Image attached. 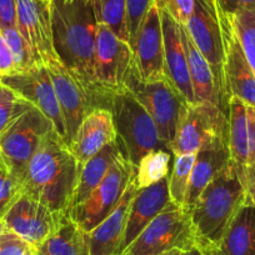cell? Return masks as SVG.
Segmentation results:
<instances>
[{
  "mask_svg": "<svg viewBox=\"0 0 255 255\" xmlns=\"http://www.w3.org/2000/svg\"><path fill=\"white\" fill-rule=\"evenodd\" d=\"M13 73H16L15 61H14L10 48L4 38L3 31L0 30V78L13 74Z\"/></svg>",
  "mask_w": 255,
  "mask_h": 255,
  "instance_id": "obj_38",
  "label": "cell"
},
{
  "mask_svg": "<svg viewBox=\"0 0 255 255\" xmlns=\"http://www.w3.org/2000/svg\"><path fill=\"white\" fill-rule=\"evenodd\" d=\"M170 153L164 149H156L145 154L135 166L134 180L138 190L149 188L164 178H168L170 173Z\"/></svg>",
  "mask_w": 255,
  "mask_h": 255,
  "instance_id": "obj_28",
  "label": "cell"
},
{
  "mask_svg": "<svg viewBox=\"0 0 255 255\" xmlns=\"http://www.w3.org/2000/svg\"><path fill=\"white\" fill-rule=\"evenodd\" d=\"M229 146L208 149L198 151L195 155L194 166L191 170L190 183L186 193L185 205L189 210L194 207L195 202L205 188L214 180L215 176L230 163Z\"/></svg>",
  "mask_w": 255,
  "mask_h": 255,
  "instance_id": "obj_23",
  "label": "cell"
},
{
  "mask_svg": "<svg viewBox=\"0 0 255 255\" xmlns=\"http://www.w3.org/2000/svg\"><path fill=\"white\" fill-rule=\"evenodd\" d=\"M203 250H204L205 255H224L218 248H208V249Z\"/></svg>",
  "mask_w": 255,
  "mask_h": 255,
  "instance_id": "obj_44",
  "label": "cell"
},
{
  "mask_svg": "<svg viewBox=\"0 0 255 255\" xmlns=\"http://www.w3.org/2000/svg\"><path fill=\"white\" fill-rule=\"evenodd\" d=\"M53 129L50 120L33 107L0 136V155L20 183L23 181L28 163L38 150L43 139Z\"/></svg>",
  "mask_w": 255,
  "mask_h": 255,
  "instance_id": "obj_11",
  "label": "cell"
},
{
  "mask_svg": "<svg viewBox=\"0 0 255 255\" xmlns=\"http://www.w3.org/2000/svg\"><path fill=\"white\" fill-rule=\"evenodd\" d=\"M227 15L229 16L250 67L255 73V8L242 9Z\"/></svg>",
  "mask_w": 255,
  "mask_h": 255,
  "instance_id": "obj_31",
  "label": "cell"
},
{
  "mask_svg": "<svg viewBox=\"0 0 255 255\" xmlns=\"http://www.w3.org/2000/svg\"><path fill=\"white\" fill-rule=\"evenodd\" d=\"M1 31H3V35L5 38L6 43H8L9 48H10L11 54H13L16 73L25 72V70L30 69V68L35 67V65H39L36 63L35 58H34L30 46L28 45L25 39L21 36L18 29L8 28Z\"/></svg>",
  "mask_w": 255,
  "mask_h": 255,
  "instance_id": "obj_34",
  "label": "cell"
},
{
  "mask_svg": "<svg viewBox=\"0 0 255 255\" xmlns=\"http://www.w3.org/2000/svg\"><path fill=\"white\" fill-rule=\"evenodd\" d=\"M35 248L6 229L0 242V255H35Z\"/></svg>",
  "mask_w": 255,
  "mask_h": 255,
  "instance_id": "obj_37",
  "label": "cell"
},
{
  "mask_svg": "<svg viewBox=\"0 0 255 255\" xmlns=\"http://www.w3.org/2000/svg\"><path fill=\"white\" fill-rule=\"evenodd\" d=\"M63 115L68 145L84 118L94 109L89 95L59 60L46 64Z\"/></svg>",
  "mask_w": 255,
  "mask_h": 255,
  "instance_id": "obj_16",
  "label": "cell"
},
{
  "mask_svg": "<svg viewBox=\"0 0 255 255\" xmlns=\"http://www.w3.org/2000/svg\"><path fill=\"white\" fill-rule=\"evenodd\" d=\"M136 190L138 188L133 175L130 184L114 212L105 218L99 225H97L92 232L88 233L89 255H119L127 228L128 213Z\"/></svg>",
  "mask_w": 255,
  "mask_h": 255,
  "instance_id": "obj_21",
  "label": "cell"
},
{
  "mask_svg": "<svg viewBox=\"0 0 255 255\" xmlns=\"http://www.w3.org/2000/svg\"><path fill=\"white\" fill-rule=\"evenodd\" d=\"M33 105L0 82V136Z\"/></svg>",
  "mask_w": 255,
  "mask_h": 255,
  "instance_id": "obj_32",
  "label": "cell"
},
{
  "mask_svg": "<svg viewBox=\"0 0 255 255\" xmlns=\"http://www.w3.org/2000/svg\"><path fill=\"white\" fill-rule=\"evenodd\" d=\"M218 249L224 255H255V205L247 198Z\"/></svg>",
  "mask_w": 255,
  "mask_h": 255,
  "instance_id": "obj_24",
  "label": "cell"
},
{
  "mask_svg": "<svg viewBox=\"0 0 255 255\" xmlns=\"http://www.w3.org/2000/svg\"><path fill=\"white\" fill-rule=\"evenodd\" d=\"M185 28L193 43L209 64L220 102L225 112L229 113L230 98L224 77V43L217 1L195 0L194 11L185 24Z\"/></svg>",
  "mask_w": 255,
  "mask_h": 255,
  "instance_id": "obj_8",
  "label": "cell"
},
{
  "mask_svg": "<svg viewBox=\"0 0 255 255\" xmlns=\"http://www.w3.org/2000/svg\"><path fill=\"white\" fill-rule=\"evenodd\" d=\"M247 198L244 184L230 160L190 209L191 223L202 249L219 247L228 227Z\"/></svg>",
  "mask_w": 255,
  "mask_h": 255,
  "instance_id": "obj_3",
  "label": "cell"
},
{
  "mask_svg": "<svg viewBox=\"0 0 255 255\" xmlns=\"http://www.w3.org/2000/svg\"><path fill=\"white\" fill-rule=\"evenodd\" d=\"M113 115L107 108L93 109L78 128L74 138L69 143V149L83 165L102 149L117 140Z\"/></svg>",
  "mask_w": 255,
  "mask_h": 255,
  "instance_id": "obj_19",
  "label": "cell"
},
{
  "mask_svg": "<svg viewBox=\"0 0 255 255\" xmlns=\"http://www.w3.org/2000/svg\"><path fill=\"white\" fill-rule=\"evenodd\" d=\"M135 166L120 154L104 180L80 204L68 210L70 219L85 233H89L109 217L125 194L133 179Z\"/></svg>",
  "mask_w": 255,
  "mask_h": 255,
  "instance_id": "obj_9",
  "label": "cell"
},
{
  "mask_svg": "<svg viewBox=\"0 0 255 255\" xmlns=\"http://www.w3.org/2000/svg\"><path fill=\"white\" fill-rule=\"evenodd\" d=\"M159 10L163 29L165 78L186 102L194 104L195 98L189 74L188 58L181 39L180 24L176 23L166 10L160 8Z\"/></svg>",
  "mask_w": 255,
  "mask_h": 255,
  "instance_id": "obj_18",
  "label": "cell"
},
{
  "mask_svg": "<svg viewBox=\"0 0 255 255\" xmlns=\"http://www.w3.org/2000/svg\"><path fill=\"white\" fill-rule=\"evenodd\" d=\"M16 28V0H0V30Z\"/></svg>",
  "mask_w": 255,
  "mask_h": 255,
  "instance_id": "obj_39",
  "label": "cell"
},
{
  "mask_svg": "<svg viewBox=\"0 0 255 255\" xmlns=\"http://www.w3.org/2000/svg\"><path fill=\"white\" fill-rule=\"evenodd\" d=\"M243 100L232 97L229 100V151L230 159L234 163L240 180H244L245 170L249 164V125L248 112Z\"/></svg>",
  "mask_w": 255,
  "mask_h": 255,
  "instance_id": "obj_25",
  "label": "cell"
},
{
  "mask_svg": "<svg viewBox=\"0 0 255 255\" xmlns=\"http://www.w3.org/2000/svg\"><path fill=\"white\" fill-rule=\"evenodd\" d=\"M120 154H123V150L118 140H115L114 143L109 144L99 153L95 154L87 163L83 164L69 209L84 202L89 197L90 193L104 180L110 168L119 158Z\"/></svg>",
  "mask_w": 255,
  "mask_h": 255,
  "instance_id": "obj_26",
  "label": "cell"
},
{
  "mask_svg": "<svg viewBox=\"0 0 255 255\" xmlns=\"http://www.w3.org/2000/svg\"><path fill=\"white\" fill-rule=\"evenodd\" d=\"M243 184L247 191L248 199L255 205V161L248 164Z\"/></svg>",
  "mask_w": 255,
  "mask_h": 255,
  "instance_id": "obj_41",
  "label": "cell"
},
{
  "mask_svg": "<svg viewBox=\"0 0 255 255\" xmlns=\"http://www.w3.org/2000/svg\"><path fill=\"white\" fill-rule=\"evenodd\" d=\"M181 250L179 249H173V250H169V252L163 253V254H159V255H181Z\"/></svg>",
  "mask_w": 255,
  "mask_h": 255,
  "instance_id": "obj_45",
  "label": "cell"
},
{
  "mask_svg": "<svg viewBox=\"0 0 255 255\" xmlns=\"http://www.w3.org/2000/svg\"><path fill=\"white\" fill-rule=\"evenodd\" d=\"M6 230V227L4 225L3 222H0V242H1V239H3V235L4 233H5Z\"/></svg>",
  "mask_w": 255,
  "mask_h": 255,
  "instance_id": "obj_46",
  "label": "cell"
},
{
  "mask_svg": "<svg viewBox=\"0 0 255 255\" xmlns=\"http://www.w3.org/2000/svg\"><path fill=\"white\" fill-rule=\"evenodd\" d=\"M134 60L130 44L108 26L98 24L94 53V77L99 108H107L108 98L125 89V79Z\"/></svg>",
  "mask_w": 255,
  "mask_h": 255,
  "instance_id": "obj_10",
  "label": "cell"
},
{
  "mask_svg": "<svg viewBox=\"0 0 255 255\" xmlns=\"http://www.w3.org/2000/svg\"><path fill=\"white\" fill-rule=\"evenodd\" d=\"M154 4L155 0H127V21L128 30H129V44L131 48L144 18Z\"/></svg>",
  "mask_w": 255,
  "mask_h": 255,
  "instance_id": "obj_35",
  "label": "cell"
},
{
  "mask_svg": "<svg viewBox=\"0 0 255 255\" xmlns=\"http://www.w3.org/2000/svg\"><path fill=\"white\" fill-rule=\"evenodd\" d=\"M35 255H36V254H35Z\"/></svg>",
  "mask_w": 255,
  "mask_h": 255,
  "instance_id": "obj_48",
  "label": "cell"
},
{
  "mask_svg": "<svg viewBox=\"0 0 255 255\" xmlns=\"http://www.w3.org/2000/svg\"><path fill=\"white\" fill-rule=\"evenodd\" d=\"M218 11L224 43V77L228 95L255 108V73L243 51L229 16L219 8Z\"/></svg>",
  "mask_w": 255,
  "mask_h": 255,
  "instance_id": "obj_15",
  "label": "cell"
},
{
  "mask_svg": "<svg viewBox=\"0 0 255 255\" xmlns=\"http://www.w3.org/2000/svg\"><path fill=\"white\" fill-rule=\"evenodd\" d=\"M67 213L53 212L39 200L21 194L1 222L6 229L36 248L58 229Z\"/></svg>",
  "mask_w": 255,
  "mask_h": 255,
  "instance_id": "obj_13",
  "label": "cell"
},
{
  "mask_svg": "<svg viewBox=\"0 0 255 255\" xmlns=\"http://www.w3.org/2000/svg\"><path fill=\"white\" fill-rule=\"evenodd\" d=\"M16 29L30 46L36 63L59 60L53 43L50 1L16 0Z\"/></svg>",
  "mask_w": 255,
  "mask_h": 255,
  "instance_id": "obj_14",
  "label": "cell"
},
{
  "mask_svg": "<svg viewBox=\"0 0 255 255\" xmlns=\"http://www.w3.org/2000/svg\"><path fill=\"white\" fill-rule=\"evenodd\" d=\"M248 112V125H249V148L250 159L249 163L255 161V108L247 107Z\"/></svg>",
  "mask_w": 255,
  "mask_h": 255,
  "instance_id": "obj_42",
  "label": "cell"
},
{
  "mask_svg": "<svg viewBox=\"0 0 255 255\" xmlns=\"http://www.w3.org/2000/svg\"><path fill=\"white\" fill-rule=\"evenodd\" d=\"M160 9L168 11L176 23L185 25L195 8V0H155Z\"/></svg>",
  "mask_w": 255,
  "mask_h": 255,
  "instance_id": "obj_36",
  "label": "cell"
},
{
  "mask_svg": "<svg viewBox=\"0 0 255 255\" xmlns=\"http://www.w3.org/2000/svg\"><path fill=\"white\" fill-rule=\"evenodd\" d=\"M199 247L190 210L169 203L120 255H159L173 249L181 252Z\"/></svg>",
  "mask_w": 255,
  "mask_h": 255,
  "instance_id": "obj_6",
  "label": "cell"
},
{
  "mask_svg": "<svg viewBox=\"0 0 255 255\" xmlns=\"http://www.w3.org/2000/svg\"><path fill=\"white\" fill-rule=\"evenodd\" d=\"M0 82L40 110L51 122L54 129L67 141V130L53 82L45 65L39 64L25 72L13 73L0 78ZM68 144V141H67Z\"/></svg>",
  "mask_w": 255,
  "mask_h": 255,
  "instance_id": "obj_12",
  "label": "cell"
},
{
  "mask_svg": "<svg viewBox=\"0 0 255 255\" xmlns=\"http://www.w3.org/2000/svg\"><path fill=\"white\" fill-rule=\"evenodd\" d=\"M35 250L36 255H89L88 233L83 232L67 213L58 229Z\"/></svg>",
  "mask_w": 255,
  "mask_h": 255,
  "instance_id": "obj_27",
  "label": "cell"
},
{
  "mask_svg": "<svg viewBox=\"0 0 255 255\" xmlns=\"http://www.w3.org/2000/svg\"><path fill=\"white\" fill-rule=\"evenodd\" d=\"M107 109L113 115L123 154L134 166L149 151L169 149L161 141L153 118L127 88L108 98Z\"/></svg>",
  "mask_w": 255,
  "mask_h": 255,
  "instance_id": "obj_4",
  "label": "cell"
},
{
  "mask_svg": "<svg viewBox=\"0 0 255 255\" xmlns=\"http://www.w3.org/2000/svg\"><path fill=\"white\" fill-rule=\"evenodd\" d=\"M170 202L169 176L149 188L136 190L128 213L127 228H125L124 239L120 247L119 255L125 252V249L143 232L144 228L154 218L158 217Z\"/></svg>",
  "mask_w": 255,
  "mask_h": 255,
  "instance_id": "obj_20",
  "label": "cell"
},
{
  "mask_svg": "<svg viewBox=\"0 0 255 255\" xmlns=\"http://www.w3.org/2000/svg\"><path fill=\"white\" fill-rule=\"evenodd\" d=\"M50 9L56 56L87 92L97 109L100 107L94 77L98 21L92 0H51Z\"/></svg>",
  "mask_w": 255,
  "mask_h": 255,
  "instance_id": "obj_1",
  "label": "cell"
},
{
  "mask_svg": "<svg viewBox=\"0 0 255 255\" xmlns=\"http://www.w3.org/2000/svg\"><path fill=\"white\" fill-rule=\"evenodd\" d=\"M98 24L108 26L120 39L129 43L127 0H92Z\"/></svg>",
  "mask_w": 255,
  "mask_h": 255,
  "instance_id": "obj_29",
  "label": "cell"
},
{
  "mask_svg": "<svg viewBox=\"0 0 255 255\" xmlns=\"http://www.w3.org/2000/svg\"><path fill=\"white\" fill-rule=\"evenodd\" d=\"M21 195V183L0 155V222Z\"/></svg>",
  "mask_w": 255,
  "mask_h": 255,
  "instance_id": "obj_33",
  "label": "cell"
},
{
  "mask_svg": "<svg viewBox=\"0 0 255 255\" xmlns=\"http://www.w3.org/2000/svg\"><path fill=\"white\" fill-rule=\"evenodd\" d=\"M125 88L153 118L161 141L169 148L175 136L181 110L188 102L166 79L159 82L141 79L134 60L125 79Z\"/></svg>",
  "mask_w": 255,
  "mask_h": 255,
  "instance_id": "obj_7",
  "label": "cell"
},
{
  "mask_svg": "<svg viewBox=\"0 0 255 255\" xmlns=\"http://www.w3.org/2000/svg\"><path fill=\"white\" fill-rule=\"evenodd\" d=\"M181 255H205V253L200 247H195L193 248V249H189V250H185V252H183L181 253Z\"/></svg>",
  "mask_w": 255,
  "mask_h": 255,
  "instance_id": "obj_43",
  "label": "cell"
},
{
  "mask_svg": "<svg viewBox=\"0 0 255 255\" xmlns=\"http://www.w3.org/2000/svg\"><path fill=\"white\" fill-rule=\"evenodd\" d=\"M218 8L225 14H233L242 9L255 8V0H215Z\"/></svg>",
  "mask_w": 255,
  "mask_h": 255,
  "instance_id": "obj_40",
  "label": "cell"
},
{
  "mask_svg": "<svg viewBox=\"0 0 255 255\" xmlns=\"http://www.w3.org/2000/svg\"><path fill=\"white\" fill-rule=\"evenodd\" d=\"M134 63L145 82L165 80L164 41L160 10L154 4L144 18L133 45Z\"/></svg>",
  "mask_w": 255,
  "mask_h": 255,
  "instance_id": "obj_17",
  "label": "cell"
},
{
  "mask_svg": "<svg viewBox=\"0 0 255 255\" xmlns=\"http://www.w3.org/2000/svg\"><path fill=\"white\" fill-rule=\"evenodd\" d=\"M229 146V119L209 103H186L181 110L175 136L169 150L174 155Z\"/></svg>",
  "mask_w": 255,
  "mask_h": 255,
  "instance_id": "obj_5",
  "label": "cell"
},
{
  "mask_svg": "<svg viewBox=\"0 0 255 255\" xmlns=\"http://www.w3.org/2000/svg\"><path fill=\"white\" fill-rule=\"evenodd\" d=\"M80 168L67 141L53 129L28 163L21 181V194L39 200L53 212L67 213Z\"/></svg>",
  "mask_w": 255,
  "mask_h": 255,
  "instance_id": "obj_2",
  "label": "cell"
},
{
  "mask_svg": "<svg viewBox=\"0 0 255 255\" xmlns=\"http://www.w3.org/2000/svg\"><path fill=\"white\" fill-rule=\"evenodd\" d=\"M45 1H51V0H45Z\"/></svg>",
  "mask_w": 255,
  "mask_h": 255,
  "instance_id": "obj_47",
  "label": "cell"
},
{
  "mask_svg": "<svg viewBox=\"0 0 255 255\" xmlns=\"http://www.w3.org/2000/svg\"><path fill=\"white\" fill-rule=\"evenodd\" d=\"M180 31L186 58H188L189 74H190L195 103H209V104H214L222 110H224L209 64L202 55V53L198 50L195 44L193 43L185 25L180 24Z\"/></svg>",
  "mask_w": 255,
  "mask_h": 255,
  "instance_id": "obj_22",
  "label": "cell"
},
{
  "mask_svg": "<svg viewBox=\"0 0 255 255\" xmlns=\"http://www.w3.org/2000/svg\"><path fill=\"white\" fill-rule=\"evenodd\" d=\"M194 153L179 154L174 158L173 170L169 176V197L176 205H185L186 193H188L189 183L193 166L195 161Z\"/></svg>",
  "mask_w": 255,
  "mask_h": 255,
  "instance_id": "obj_30",
  "label": "cell"
}]
</instances>
